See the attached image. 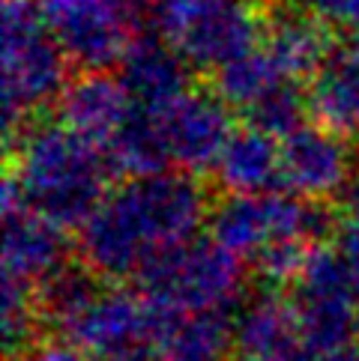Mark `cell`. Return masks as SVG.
I'll list each match as a JSON object with an SVG mask.
<instances>
[{"instance_id":"6da1fadb","label":"cell","mask_w":359,"mask_h":361,"mask_svg":"<svg viewBox=\"0 0 359 361\" xmlns=\"http://www.w3.org/2000/svg\"><path fill=\"white\" fill-rule=\"evenodd\" d=\"M210 195L189 171H153L114 185L78 230L81 263L105 281L141 278L210 224Z\"/></svg>"},{"instance_id":"7a4b0ae2","label":"cell","mask_w":359,"mask_h":361,"mask_svg":"<svg viewBox=\"0 0 359 361\" xmlns=\"http://www.w3.org/2000/svg\"><path fill=\"white\" fill-rule=\"evenodd\" d=\"M6 147V185L63 233L81 230L111 191V156L63 123H30Z\"/></svg>"},{"instance_id":"3957f363","label":"cell","mask_w":359,"mask_h":361,"mask_svg":"<svg viewBox=\"0 0 359 361\" xmlns=\"http://www.w3.org/2000/svg\"><path fill=\"white\" fill-rule=\"evenodd\" d=\"M336 215L326 203L290 191L228 195L210 212L213 239L269 283H293L329 233Z\"/></svg>"},{"instance_id":"277c9868","label":"cell","mask_w":359,"mask_h":361,"mask_svg":"<svg viewBox=\"0 0 359 361\" xmlns=\"http://www.w3.org/2000/svg\"><path fill=\"white\" fill-rule=\"evenodd\" d=\"M234 123L230 105L207 90H186L159 108H138L132 120L111 144L117 171L153 173V171H207L219 161Z\"/></svg>"},{"instance_id":"5b68a950","label":"cell","mask_w":359,"mask_h":361,"mask_svg":"<svg viewBox=\"0 0 359 361\" xmlns=\"http://www.w3.org/2000/svg\"><path fill=\"white\" fill-rule=\"evenodd\" d=\"M4 135L6 144L69 87V60L48 33L36 0H4Z\"/></svg>"},{"instance_id":"8992f818","label":"cell","mask_w":359,"mask_h":361,"mask_svg":"<svg viewBox=\"0 0 359 361\" xmlns=\"http://www.w3.org/2000/svg\"><path fill=\"white\" fill-rule=\"evenodd\" d=\"M246 272L249 266L210 236L165 254L138 283L165 314H230L246 295Z\"/></svg>"},{"instance_id":"52a82bcc","label":"cell","mask_w":359,"mask_h":361,"mask_svg":"<svg viewBox=\"0 0 359 361\" xmlns=\"http://www.w3.org/2000/svg\"><path fill=\"white\" fill-rule=\"evenodd\" d=\"M153 24L156 36L204 72L228 66L264 39V16L252 0H162Z\"/></svg>"},{"instance_id":"ba28073f","label":"cell","mask_w":359,"mask_h":361,"mask_svg":"<svg viewBox=\"0 0 359 361\" xmlns=\"http://www.w3.org/2000/svg\"><path fill=\"white\" fill-rule=\"evenodd\" d=\"M290 287L305 341L320 361L356 341V269L341 251L317 245Z\"/></svg>"},{"instance_id":"9c48e42d","label":"cell","mask_w":359,"mask_h":361,"mask_svg":"<svg viewBox=\"0 0 359 361\" xmlns=\"http://www.w3.org/2000/svg\"><path fill=\"white\" fill-rule=\"evenodd\" d=\"M42 21L66 54L69 66L81 72H108L120 66L132 48L135 18L117 0H36Z\"/></svg>"},{"instance_id":"30bf717a","label":"cell","mask_w":359,"mask_h":361,"mask_svg":"<svg viewBox=\"0 0 359 361\" xmlns=\"http://www.w3.org/2000/svg\"><path fill=\"white\" fill-rule=\"evenodd\" d=\"M356 167L348 137L320 120L302 123L281 137V188L290 195L329 203L348 191Z\"/></svg>"},{"instance_id":"8fae6325","label":"cell","mask_w":359,"mask_h":361,"mask_svg":"<svg viewBox=\"0 0 359 361\" xmlns=\"http://www.w3.org/2000/svg\"><path fill=\"white\" fill-rule=\"evenodd\" d=\"M69 245L63 230L36 215L9 185L4 188V278L21 281L40 290L57 275L66 260Z\"/></svg>"},{"instance_id":"7c38bea8","label":"cell","mask_w":359,"mask_h":361,"mask_svg":"<svg viewBox=\"0 0 359 361\" xmlns=\"http://www.w3.org/2000/svg\"><path fill=\"white\" fill-rule=\"evenodd\" d=\"M240 358L249 361H320L305 341L290 295L276 290L242 302L234 319Z\"/></svg>"},{"instance_id":"4fadbf2b","label":"cell","mask_w":359,"mask_h":361,"mask_svg":"<svg viewBox=\"0 0 359 361\" xmlns=\"http://www.w3.org/2000/svg\"><path fill=\"white\" fill-rule=\"evenodd\" d=\"M57 108L63 126L108 152V147L123 132V126L132 120L135 99L123 87L120 75L81 72L63 90Z\"/></svg>"},{"instance_id":"5bb4252c","label":"cell","mask_w":359,"mask_h":361,"mask_svg":"<svg viewBox=\"0 0 359 361\" xmlns=\"http://www.w3.org/2000/svg\"><path fill=\"white\" fill-rule=\"evenodd\" d=\"M332 27L300 0H276L264 16V48L297 81H314L332 57Z\"/></svg>"},{"instance_id":"9a60e30c","label":"cell","mask_w":359,"mask_h":361,"mask_svg":"<svg viewBox=\"0 0 359 361\" xmlns=\"http://www.w3.org/2000/svg\"><path fill=\"white\" fill-rule=\"evenodd\" d=\"M213 173L228 195H261L281 185V137L266 128H234Z\"/></svg>"},{"instance_id":"2e32d148","label":"cell","mask_w":359,"mask_h":361,"mask_svg":"<svg viewBox=\"0 0 359 361\" xmlns=\"http://www.w3.org/2000/svg\"><path fill=\"white\" fill-rule=\"evenodd\" d=\"M189 69V63L162 36H144L126 51L117 75L138 108H159L192 87Z\"/></svg>"},{"instance_id":"e0dca14e","label":"cell","mask_w":359,"mask_h":361,"mask_svg":"<svg viewBox=\"0 0 359 361\" xmlns=\"http://www.w3.org/2000/svg\"><path fill=\"white\" fill-rule=\"evenodd\" d=\"M153 338L168 361H230L237 346V329L228 314L159 311Z\"/></svg>"},{"instance_id":"ac0fdd59","label":"cell","mask_w":359,"mask_h":361,"mask_svg":"<svg viewBox=\"0 0 359 361\" xmlns=\"http://www.w3.org/2000/svg\"><path fill=\"white\" fill-rule=\"evenodd\" d=\"M312 111L344 137H359V33L332 51L312 81Z\"/></svg>"},{"instance_id":"d6986e66","label":"cell","mask_w":359,"mask_h":361,"mask_svg":"<svg viewBox=\"0 0 359 361\" xmlns=\"http://www.w3.org/2000/svg\"><path fill=\"white\" fill-rule=\"evenodd\" d=\"M290 84H302V81L290 78L276 63V57L264 48V42L258 48H252L249 54L230 60L228 66L213 72V90L230 108L242 111L246 117L258 114L269 99L278 96Z\"/></svg>"},{"instance_id":"ffe728a7","label":"cell","mask_w":359,"mask_h":361,"mask_svg":"<svg viewBox=\"0 0 359 361\" xmlns=\"http://www.w3.org/2000/svg\"><path fill=\"white\" fill-rule=\"evenodd\" d=\"M336 239H339V251L351 263L359 266V167H356L353 183L341 195V215L336 221Z\"/></svg>"},{"instance_id":"44dd1931","label":"cell","mask_w":359,"mask_h":361,"mask_svg":"<svg viewBox=\"0 0 359 361\" xmlns=\"http://www.w3.org/2000/svg\"><path fill=\"white\" fill-rule=\"evenodd\" d=\"M332 30H356L359 33V0H300Z\"/></svg>"},{"instance_id":"7402d4cb","label":"cell","mask_w":359,"mask_h":361,"mask_svg":"<svg viewBox=\"0 0 359 361\" xmlns=\"http://www.w3.org/2000/svg\"><path fill=\"white\" fill-rule=\"evenodd\" d=\"M18 361H90V355L81 353L75 343L54 338V341H40L36 346H30Z\"/></svg>"},{"instance_id":"603a6c76","label":"cell","mask_w":359,"mask_h":361,"mask_svg":"<svg viewBox=\"0 0 359 361\" xmlns=\"http://www.w3.org/2000/svg\"><path fill=\"white\" fill-rule=\"evenodd\" d=\"M90 361H168L162 355L156 338L150 341H138V343H129V346H120L114 353H105L99 358H90Z\"/></svg>"},{"instance_id":"cb8c5ba5","label":"cell","mask_w":359,"mask_h":361,"mask_svg":"<svg viewBox=\"0 0 359 361\" xmlns=\"http://www.w3.org/2000/svg\"><path fill=\"white\" fill-rule=\"evenodd\" d=\"M117 4L129 12L132 18H144V16H156V9H159V4L162 0H117Z\"/></svg>"},{"instance_id":"d4e9b609","label":"cell","mask_w":359,"mask_h":361,"mask_svg":"<svg viewBox=\"0 0 359 361\" xmlns=\"http://www.w3.org/2000/svg\"><path fill=\"white\" fill-rule=\"evenodd\" d=\"M324 361H359V338L351 341V343H344V346H339V350L329 353Z\"/></svg>"},{"instance_id":"484cf974","label":"cell","mask_w":359,"mask_h":361,"mask_svg":"<svg viewBox=\"0 0 359 361\" xmlns=\"http://www.w3.org/2000/svg\"><path fill=\"white\" fill-rule=\"evenodd\" d=\"M353 269H356V287L353 290H356V317H359V266L353 263Z\"/></svg>"},{"instance_id":"4316f807","label":"cell","mask_w":359,"mask_h":361,"mask_svg":"<svg viewBox=\"0 0 359 361\" xmlns=\"http://www.w3.org/2000/svg\"><path fill=\"white\" fill-rule=\"evenodd\" d=\"M237 361H249V358H237Z\"/></svg>"}]
</instances>
